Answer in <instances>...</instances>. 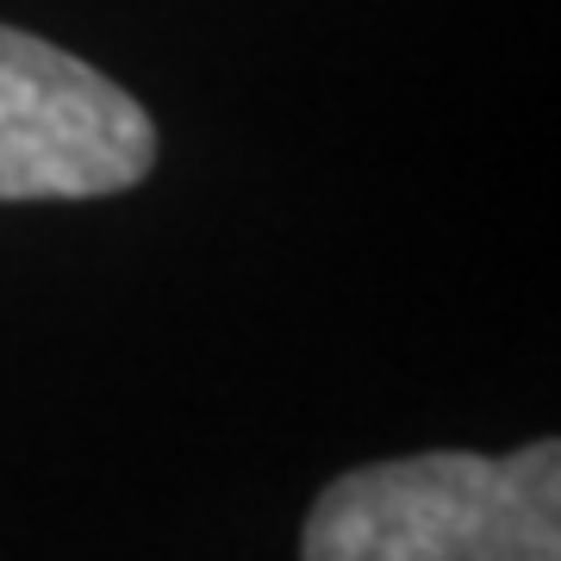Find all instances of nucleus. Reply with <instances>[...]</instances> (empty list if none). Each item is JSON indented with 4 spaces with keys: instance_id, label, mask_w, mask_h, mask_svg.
Listing matches in <instances>:
<instances>
[{
    "instance_id": "2",
    "label": "nucleus",
    "mask_w": 561,
    "mask_h": 561,
    "mask_svg": "<svg viewBox=\"0 0 561 561\" xmlns=\"http://www.w3.org/2000/svg\"><path fill=\"white\" fill-rule=\"evenodd\" d=\"M150 162L157 125L119 81L0 25V201H101Z\"/></svg>"
},
{
    "instance_id": "1",
    "label": "nucleus",
    "mask_w": 561,
    "mask_h": 561,
    "mask_svg": "<svg viewBox=\"0 0 561 561\" xmlns=\"http://www.w3.org/2000/svg\"><path fill=\"white\" fill-rule=\"evenodd\" d=\"M300 561H561V443L337 474L312 500Z\"/></svg>"
}]
</instances>
